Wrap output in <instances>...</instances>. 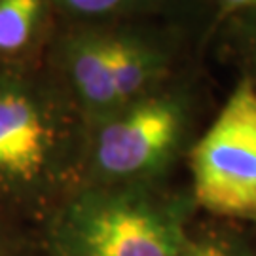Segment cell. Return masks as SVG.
<instances>
[{"instance_id":"obj_10","label":"cell","mask_w":256,"mask_h":256,"mask_svg":"<svg viewBox=\"0 0 256 256\" xmlns=\"http://www.w3.org/2000/svg\"><path fill=\"white\" fill-rule=\"evenodd\" d=\"M0 256H14L12 252H10V248L4 245V241L0 239Z\"/></svg>"},{"instance_id":"obj_9","label":"cell","mask_w":256,"mask_h":256,"mask_svg":"<svg viewBox=\"0 0 256 256\" xmlns=\"http://www.w3.org/2000/svg\"><path fill=\"white\" fill-rule=\"evenodd\" d=\"M216 8L220 12V18L226 19L239 12H247V10L256 8V0H214Z\"/></svg>"},{"instance_id":"obj_6","label":"cell","mask_w":256,"mask_h":256,"mask_svg":"<svg viewBox=\"0 0 256 256\" xmlns=\"http://www.w3.org/2000/svg\"><path fill=\"white\" fill-rule=\"evenodd\" d=\"M57 23L164 19L196 25L202 0H50Z\"/></svg>"},{"instance_id":"obj_3","label":"cell","mask_w":256,"mask_h":256,"mask_svg":"<svg viewBox=\"0 0 256 256\" xmlns=\"http://www.w3.org/2000/svg\"><path fill=\"white\" fill-rule=\"evenodd\" d=\"M196 116V88L178 74L108 116L90 122L82 182H164L190 146Z\"/></svg>"},{"instance_id":"obj_2","label":"cell","mask_w":256,"mask_h":256,"mask_svg":"<svg viewBox=\"0 0 256 256\" xmlns=\"http://www.w3.org/2000/svg\"><path fill=\"white\" fill-rule=\"evenodd\" d=\"M194 207L164 182H82L50 218V256H182Z\"/></svg>"},{"instance_id":"obj_5","label":"cell","mask_w":256,"mask_h":256,"mask_svg":"<svg viewBox=\"0 0 256 256\" xmlns=\"http://www.w3.org/2000/svg\"><path fill=\"white\" fill-rule=\"evenodd\" d=\"M55 25L50 0H0V63L42 61Z\"/></svg>"},{"instance_id":"obj_1","label":"cell","mask_w":256,"mask_h":256,"mask_svg":"<svg viewBox=\"0 0 256 256\" xmlns=\"http://www.w3.org/2000/svg\"><path fill=\"white\" fill-rule=\"evenodd\" d=\"M88 122L46 61L0 63V202L36 205L82 182Z\"/></svg>"},{"instance_id":"obj_8","label":"cell","mask_w":256,"mask_h":256,"mask_svg":"<svg viewBox=\"0 0 256 256\" xmlns=\"http://www.w3.org/2000/svg\"><path fill=\"white\" fill-rule=\"evenodd\" d=\"M182 256H256L241 238L230 232H203L200 236L190 234Z\"/></svg>"},{"instance_id":"obj_4","label":"cell","mask_w":256,"mask_h":256,"mask_svg":"<svg viewBox=\"0 0 256 256\" xmlns=\"http://www.w3.org/2000/svg\"><path fill=\"white\" fill-rule=\"evenodd\" d=\"M192 198L222 218L256 220V88L239 78L190 148Z\"/></svg>"},{"instance_id":"obj_7","label":"cell","mask_w":256,"mask_h":256,"mask_svg":"<svg viewBox=\"0 0 256 256\" xmlns=\"http://www.w3.org/2000/svg\"><path fill=\"white\" fill-rule=\"evenodd\" d=\"M224 25L232 52L241 64V76L256 88V8L230 16L224 19Z\"/></svg>"}]
</instances>
